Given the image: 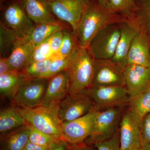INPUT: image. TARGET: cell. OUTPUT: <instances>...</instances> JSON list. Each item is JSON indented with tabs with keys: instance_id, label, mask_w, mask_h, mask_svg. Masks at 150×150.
<instances>
[{
	"instance_id": "cell-21",
	"label": "cell",
	"mask_w": 150,
	"mask_h": 150,
	"mask_svg": "<svg viewBox=\"0 0 150 150\" xmlns=\"http://www.w3.org/2000/svg\"><path fill=\"white\" fill-rule=\"evenodd\" d=\"M70 28H71L69 24L59 19L54 21L42 23L35 24L32 32L28 37L35 47L57 31Z\"/></svg>"
},
{
	"instance_id": "cell-20",
	"label": "cell",
	"mask_w": 150,
	"mask_h": 150,
	"mask_svg": "<svg viewBox=\"0 0 150 150\" xmlns=\"http://www.w3.org/2000/svg\"><path fill=\"white\" fill-rule=\"evenodd\" d=\"M23 2L28 15L35 24L59 20L45 0H23Z\"/></svg>"
},
{
	"instance_id": "cell-2",
	"label": "cell",
	"mask_w": 150,
	"mask_h": 150,
	"mask_svg": "<svg viewBox=\"0 0 150 150\" xmlns=\"http://www.w3.org/2000/svg\"><path fill=\"white\" fill-rule=\"evenodd\" d=\"M93 61L86 48L80 47L73 56L65 70L69 79V94L78 93L91 86Z\"/></svg>"
},
{
	"instance_id": "cell-10",
	"label": "cell",
	"mask_w": 150,
	"mask_h": 150,
	"mask_svg": "<svg viewBox=\"0 0 150 150\" xmlns=\"http://www.w3.org/2000/svg\"><path fill=\"white\" fill-rule=\"evenodd\" d=\"M107 86L126 87L124 70L111 59H94L91 86Z\"/></svg>"
},
{
	"instance_id": "cell-8",
	"label": "cell",
	"mask_w": 150,
	"mask_h": 150,
	"mask_svg": "<svg viewBox=\"0 0 150 150\" xmlns=\"http://www.w3.org/2000/svg\"><path fill=\"white\" fill-rule=\"evenodd\" d=\"M50 78L27 79L11 99L18 107L31 109L40 106L46 93Z\"/></svg>"
},
{
	"instance_id": "cell-5",
	"label": "cell",
	"mask_w": 150,
	"mask_h": 150,
	"mask_svg": "<svg viewBox=\"0 0 150 150\" xmlns=\"http://www.w3.org/2000/svg\"><path fill=\"white\" fill-rule=\"evenodd\" d=\"M126 107H115L97 111L91 134L87 139L86 144L93 145L111 138L119 129Z\"/></svg>"
},
{
	"instance_id": "cell-35",
	"label": "cell",
	"mask_w": 150,
	"mask_h": 150,
	"mask_svg": "<svg viewBox=\"0 0 150 150\" xmlns=\"http://www.w3.org/2000/svg\"><path fill=\"white\" fill-rule=\"evenodd\" d=\"M63 30L57 31L48 38L51 50L55 56H58L64 38Z\"/></svg>"
},
{
	"instance_id": "cell-40",
	"label": "cell",
	"mask_w": 150,
	"mask_h": 150,
	"mask_svg": "<svg viewBox=\"0 0 150 150\" xmlns=\"http://www.w3.org/2000/svg\"><path fill=\"white\" fill-rule=\"evenodd\" d=\"M98 1L102 6L107 9L109 0H98Z\"/></svg>"
},
{
	"instance_id": "cell-27",
	"label": "cell",
	"mask_w": 150,
	"mask_h": 150,
	"mask_svg": "<svg viewBox=\"0 0 150 150\" xmlns=\"http://www.w3.org/2000/svg\"><path fill=\"white\" fill-rule=\"evenodd\" d=\"M21 38L13 31L0 23V56L8 57L10 55L15 45Z\"/></svg>"
},
{
	"instance_id": "cell-9",
	"label": "cell",
	"mask_w": 150,
	"mask_h": 150,
	"mask_svg": "<svg viewBox=\"0 0 150 150\" xmlns=\"http://www.w3.org/2000/svg\"><path fill=\"white\" fill-rule=\"evenodd\" d=\"M96 110L87 89L69 94L59 105V115L63 123L73 121Z\"/></svg>"
},
{
	"instance_id": "cell-22",
	"label": "cell",
	"mask_w": 150,
	"mask_h": 150,
	"mask_svg": "<svg viewBox=\"0 0 150 150\" xmlns=\"http://www.w3.org/2000/svg\"><path fill=\"white\" fill-rule=\"evenodd\" d=\"M127 110L141 122L150 113V86L142 91L130 96Z\"/></svg>"
},
{
	"instance_id": "cell-29",
	"label": "cell",
	"mask_w": 150,
	"mask_h": 150,
	"mask_svg": "<svg viewBox=\"0 0 150 150\" xmlns=\"http://www.w3.org/2000/svg\"><path fill=\"white\" fill-rule=\"evenodd\" d=\"M51 59L32 62L20 72L28 79L46 78Z\"/></svg>"
},
{
	"instance_id": "cell-17",
	"label": "cell",
	"mask_w": 150,
	"mask_h": 150,
	"mask_svg": "<svg viewBox=\"0 0 150 150\" xmlns=\"http://www.w3.org/2000/svg\"><path fill=\"white\" fill-rule=\"evenodd\" d=\"M139 65L150 68V42L140 30L134 38L128 56L127 65Z\"/></svg>"
},
{
	"instance_id": "cell-11",
	"label": "cell",
	"mask_w": 150,
	"mask_h": 150,
	"mask_svg": "<svg viewBox=\"0 0 150 150\" xmlns=\"http://www.w3.org/2000/svg\"><path fill=\"white\" fill-rule=\"evenodd\" d=\"M54 14L71 26L75 33L90 0H45Z\"/></svg>"
},
{
	"instance_id": "cell-33",
	"label": "cell",
	"mask_w": 150,
	"mask_h": 150,
	"mask_svg": "<svg viewBox=\"0 0 150 150\" xmlns=\"http://www.w3.org/2000/svg\"><path fill=\"white\" fill-rule=\"evenodd\" d=\"M139 125L142 147L150 150V113L142 119Z\"/></svg>"
},
{
	"instance_id": "cell-18",
	"label": "cell",
	"mask_w": 150,
	"mask_h": 150,
	"mask_svg": "<svg viewBox=\"0 0 150 150\" xmlns=\"http://www.w3.org/2000/svg\"><path fill=\"white\" fill-rule=\"evenodd\" d=\"M35 48L28 37L20 38L8 57L11 69L20 72L29 65Z\"/></svg>"
},
{
	"instance_id": "cell-14",
	"label": "cell",
	"mask_w": 150,
	"mask_h": 150,
	"mask_svg": "<svg viewBox=\"0 0 150 150\" xmlns=\"http://www.w3.org/2000/svg\"><path fill=\"white\" fill-rule=\"evenodd\" d=\"M119 24L121 36L115 54L111 60L124 70L127 65V56L131 44L140 28L134 19L125 20Z\"/></svg>"
},
{
	"instance_id": "cell-26",
	"label": "cell",
	"mask_w": 150,
	"mask_h": 150,
	"mask_svg": "<svg viewBox=\"0 0 150 150\" xmlns=\"http://www.w3.org/2000/svg\"><path fill=\"white\" fill-rule=\"evenodd\" d=\"M107 9L126 19H133L137 10L136 0H109Z\"/></svg>"
},
{
	"instance_id": "cell-13",
	"label": "cell",
	"mask_w": 150,
	"mask_h": 150,
	"mask_svg": "<svg viewBox=\"0 0 150 150\" xmlns=\"http://www.w3.org/2000/svg\"><path fill=\"white\" fill-rule=\"evenodd\" d=\"M140 122L127 108L124 110L119 126L121 150H137L142 148Z\"/></svg>"
},
{
	"instance_id": "cell-37",
	"label": "cell",
	"mask_w": 150,
	"mask_h": 150,
	"mask_svg": "<svg viewBox=\"0 0 150 150\" xmlns=\"http://www.w3.org/2000/svg\"><path fill=\"white\" fill-rule=\"evenodd\" d=\"M11 69L8 57H1L0 58V74H5L11 71Z\"/></svg>"
},
{
	"instance_id": "cell-16",
	"label": "cell",
	"mask_w": 150,
	"mask_h": 150,
	"mask_svg": "<svg viewBox=\"0 0 150 150\" xmlns=\"http://www.w3.org/2000/svg\"><path fill=\"white\" fill-rule=\"evenodd\" d=\"M126 88L130 96L150 86V68L139 65L128 64L124 69Z\"/></svg>"
},
{
	"instance_id": "cell-7",
	"label": "cell",
	"mask_w": 150,
	"mask_h": 150,
	"mask_svg": "<svg viewBox=\"0 0 150 150\" xmlns=\"http://www.w3.org/2000/svg\"><path fill=\"white\" fill-rule=\"evenodd\" d=\"M88 92L95 110L102 111L115 107L126 106L130 95L126 87L91 86Z\"/></svg>"
},
{
	"instance_id": "cell-1",
	"label": "cell",
	"mask_w": 150,
	"mask_h": 150,
	"mask_svg": "<svg viewBox=\"0 0 150 150\" xmlns=\"http://www.w3.org/2000/svg\"><path fill=\"white\" fill-rule=\"evenodd\" d=\"M126 19L110 12L98 0H90L75 33L80 47L87 48L90 42L100 30L109 25Z\"/></svg>"
},
{
	"instance_id": "cell-24",
	"label": "cell",
	"mask_w": 150,
	"mask_h": 150,
	"mask_svg": "<svg viewBox=\"0 0 150 150\" xmlns=\"http://www.w3.org/2000/svg\"><path fill=\"white\" fill-rule=\"evenodd\" d=\"M28 78L20 72L12 71L0 74V92L6 97L11 99L21 86Z\"/></svg>"
},
{
	"instance_id": "cell-32",
	"label": "cell",
	"mask_w": 150,
	"mask_h": 150,
	"mask_svg": "<svg viewBox=\"0 0 150 150\" xmlns=\"http://www.w3.org/2000/svg\"><path fill=\"white\" fill-rule=\"evenodd\" d=\"M72 58L56 56L52 59L46 78L52 77L62 71H65Z\"/></svg>"
},
{
	"instance_id": "cell-25",
	"label": "cell",
	"mask_w": 150,
	"mask_h": 150,
	"mask_svg": "<svg viewBox=\"0 0 150 150\" xmlns=\"http://www.w3.org/2000/svg\"><path fill=\"white\" fill-rule=\"evenodd\" d=\"M136 3L134 19L150 42V0H136Z\"/></svg>"
},
{
	"instance_id": "cell-19",
	"label": "cell",
	"mask_w": 150,
	"mask_h": 150,
	"mask_svg": "<svg viewBox=\"0 0 150 150\" xmlns=\"http://www.w3.org/2000/svg\"><path fill=\"white\" fill-rule=\"evenodd\" d=\"M29 141V126L27 125L0 135V150H23Z\"/></svg>"
},
{
	"instance_id": "cell-39",
	"label": "cell",
	"mask_w": 150,
	"mask_h": 150,
	"mask_svg": "<svg viewBox=\"0 0 150 150\" xmlns=\"http://www.w3.org/2000/svg\"><path fill=\"white\" fill-rule=\"evenodd\" d=\"M49 146H40L28 141L23 150H48Z\"/></svg>"
},
{
	"instance_id": "cell-30",
	"label": "cell",
	"mask_w": 150,
	"mask_h": 150,
	"mask_svg": "<svg viewBox=\"0 0 150 150\" xmlns=\"http://www.w3.org/2000/svg\"><path fill=\"white\" fill-rule=\"evenodd\" d=\"M28 126L29 142L35 144L40 146H49L53 142L60 139L45 134L29 124Z\"/></svg>"
},
{
	"instance_id": "cell-34",
	"label": "cell",
	"mask_w": 150,
	"mask_h": 150,
	"mask_svg": "<svg viewBox=\"0 0 150 150\" xmlns=\"http://www.w3.org/2000/svg\"><path fill=\"white\" fill-rule=\"evenodd\" d=\"M93 146L96 150H121L119 128L110 139Z\"/></svg>"
},
{
	"instance_id": "cell-6",
	"label": "cell",
	"mask_w": 150,
	"mask_h": 150,
	"mask_svg": "<svg viewBox=\"0 0 150 150\" xmlns=\"http://www.w3.org/2000/svg\"><path fill=\"white\" fill-rule=\"evenodd\" d=\"M119 23H114L103 28L90 42L86 49L94 59H112L121 36Z\"/></svg>"
},
{
	"instance_id": "cell-36",
	"label": "cell",
	"mask_w": 150,
	"mask_h": 150,
	"mask_svg": "<svg viewBox=\"0 0 150 150\" xmlns=\"http://www.w3.org/2000/svg\"><path fill=\"white\" fill-rule=\"evenodd\" d=\"M70 144L63 139H60L49 145L48 150H69Z\"/></svg>"
},
{
	"instance_id": "cell-23",
	"label": "cell",
	"mask_w": 150,
	"mask_h": 150,
	"mask_svg": "<svg viewBox=\"0 0 150 150\" xmlns=\"http://www.w3.org/2000/svg\"><path fill=\"white\" fill-rule=\"evenodd\" d=\"M28 124L19 111L18 107L12 105L1 110L0 133L4 134Z\"/></svg>"
},
{
	"instance_id": "cell-4",
	"label": "cell",
	"mask_w": 150,
	"mask_h": 150,
	"mask_svg": "<svg viewBox=\"0 0 150 150\" xmlns=\"http://www.w3.org/2000/svg\"><path fill=\"white\" fill-rule=\"evenodd\" d=\"M59 107L40 105L31 109L18 108L28 124L51 137L61 139L63 122L59 115Z\"/></svg>"
},
{
	"instance_id": "cell-15",
	"label": "cell",
	"mask_w": 150,
	"mask_h": 150,
	"mask_svg": "<svg viewBox=\"0 0 150 150\" xmlns=\"http://www.w3.org/2000/svg\"><path fill=\"white\" fill-rule=\"evenodd\" d=\"M69 93V79L65 70L50 78L41 105L59 107L60 103Z\"/></svg>"
},
{
	"instance_id": "cell-28",
	"label": "cell",
	"mask_w": 150,
	"mask_h": 150,
	"mask_svg": "<svg viewBox=\"0 0 150 150\" xmlns=\"http://www.w3.org/2000/svg\"><path fill=\"white\" fill-rule=\"evenodd\" d=\"M64 38L58 56L72 58L80 47L76 37L73 30L70 29L64 30Z\"/></svg>"
},
{
	"instance_id": "cell-38",
	"label": "cell",
	"mask_w": 150,
	"mask_h": 150,
	"mask_svg": "<svg viewBox=\"0 0 150 150\" xmlns=\"http://www.w3.org/2000/svg\"><path fill=\"white\" fill-rule=\"evenodd\" d=\"M70 150H94L85 142L70 144Z\"/></svg>"
},
{
	"instance_id": "cell-41",
	"label": "cell",
	"mask_w": 150,
	"mask_h": 150,
	"mask_svg": "<svg viewBox=\"0 0 150 150\" xmlns=\"http://www.w3.org/2000/svg\"><path fill=\"white\" fill-rule=\"evenodd\" d=\"M137 150H146L144 149H143V148L142 147V148H140V149H139Z\"/></svg>"
},
{
	"instance_id": "cell-42",
	"label": "cell",
	"mask_w": 150,
	"mask_h": 150,
	"mask_svg": "<svg viewBox=\"0 0 150 150\" xmlns=\"http://www.w3.org/2000/svg\"><path fill=\"white\" fill-rule=\"evenodd\" d=\"M69 150H70V149H69Z\"/></svg>"
},
{
	"instance_id": "cell-31",
	"label": "cell",
	"mask_w": 150,
	"mask_h": 150,
	"mask_svg": "<svg viewBox=\"0 0 150 150\" xmlns=\"http://www.w3.org/2000/svg\"><path fill=\"white\" fill-rule=\"evenodd\" d=\"M56 56L51 50L48 38L34 48L30 63L33 62L45 61L52 59Z\"/></svg>"
},
{
	"instance_id": "cell-12",
	"label": "cell",
	"mask_w": 150,
	"mask_h": 150,
	"mask_svg": "<svg viewBox=\"0 0 150 150\" xmlns=\"http://www.w3.org/2000/svg\"><path fill=\"white\" fill-rule=\"evenodd\" d=\"M96 110H93L80 118L63 123L62 138L70 144L84 142L90 137Z\"/></svg>"
},
{
	"instance_id": "cell-3",
	"label": "cell",
	"mask_w": 150,
	"mask_h": 150,
	"mask_svg": "<svg viewBox=\"0 0 150 150\" xmlns=\"http://www.w3.org/2000/svg\"><path fill=\"white\" fill-rule=\"evenodd\" d=\"M0 23L24 38L30 35L35 26L29 18L23 0H0Z\"/></svg>"
}]
</instances>
